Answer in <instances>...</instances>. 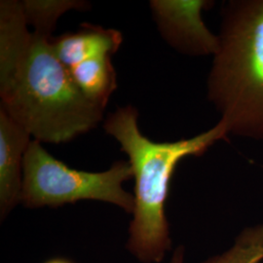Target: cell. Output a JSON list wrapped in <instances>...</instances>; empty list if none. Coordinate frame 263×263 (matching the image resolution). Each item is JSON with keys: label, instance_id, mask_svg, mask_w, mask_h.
I'll return each instance as SVG.
<instances>
[{"label": "cell", "instance_id": "obj_1", "mask_svg": "<svg viewBox=\"0 0 263 263\" xmlns=\"http://www.w3.org/2000/svg\"><path fill=\"white\" fill-rule=\"evenodd\" d=\"M18 0L0 2L1 108L40 142L72 141L103 120L52 45V31H29Z\"/></svg>", "mask_w": 263, "mask_h": 263}, {"label": "cell", "instance_id": "obj_2", "mask_svg": "<svg viewBox=\"0 0 263 263\" xmlns=\"http://www.w3.org/2000/svg\"><path fill=\"white\" fill-rule=\"evenodd\" d=\"M138 117L134 106L120 107L108 115L104 130L127 154L135 179V210L127 249L141 262L159 263L172 246L165 204L174 171L183 158L204 154L228 133L218 121L195 137L156 142L141 134Z\"/></svg>", "mask_w": 263, "mask_h": 263}, {"label": "cell", "instance_id": "obj_3", "mask_svg": "<svg viewBox=\"0 0 263 263\" xmlns=\"http://www.w3.org/2000/svg\"><path fill=\"white\" fill-rule=\"evenodd\" d=\"M207 98L228 135L263 141V0H228Z\"/></svg>", "mask_w": 263, "mask_h": 263}, {"label": "cell", "instance_id": "obj_4", "mask_svg": "<svg viewBox=\"0 0 263 263\" xmlns=\"http://www.w3.org/2000/svg\"><path fill=\"white\" fill-rule=\"evenodd\" d=\"M133 178L129 161H117L107 171L99 173L71 169L34 140L30 141L24 160L21 203L36 209L94 200L133 214L135 197L123 188V183Z\"/></svg>", "mask_w": 263, "mask_h": 263}, {"label": "cell", "instance_id": "obj_5", "mask_svg": "<svg viewBox=\"0 0 263 263\" xmlns=\"http://www.w3.org/2000/svg\"><path fill=\"white\" fill-rule=\"evenodd\" d=\"M207 0H152L151 8L160 35L170 47L189 57L214 56L219 46L218 35L204 22Z\"/></svg>", "mask_w": 263, "mask_h": 263}, {"label": "cell", "instance_id": "obj_6", "mask_svg": "<svg viewBox=\"0 0 263 263\" xmlns=\"http://www.w3.org/2000/svg\"><path fill=\"white\" fill-rule=\"evenodd\" d=\"M30 135L0 107V216L3 220L21 203L24 160Z\"/></svg>", "mask_w": 263, "mask_h": 263}, {"label": "cell", "instance_id": "obj_7", "mask_svg": "<svg viewBox=\"0 0 263 263\" xmlns=\"http://www.w3.org/2000/svg\"><path fill=\"white\" fill-rule=\"evenodd\" d=\"M122 42L120 31L91 24L81 25L73 33L52 38L57 57L67 69L96 57L112 56Z\"/></svg>", "mask_w": 263, "mask_h": 263}, {"label": "cell", "instance_id": "obj_8", "mask_svg": "<svg viewBox=\"0 0 263 263\" xmlns=\"http://www.w3.org/2000/svg\"><path fill=\"white\" fill-rule=\"evenodd\" d=\"M68 70L85 98L104 109L117 88L111 56L96 57L68 68Z\"/></svg>", "mask_w": 263, "mask_h": 263}, {"label": "cell", "instance_id": "obj_9", "mask_svg": "<svg viewBox=\"0 0 263 263\" xmlns=\"http://www.w3.org/2000/svg\"><path fill=\"white\" fill-rule=\"evenodd\" d=\"M22 2L28 25L34 29L52 32L58 20L67 11L89 8L88 2L77 0H25Z\"/></svg>", "mask_w": 263, "mask_h": 263}, {"label": "cell", "instance_id": "obj_10", "mask_svg": "<svg viewBox=\"0 0 263 263\" xmlns=\"http://www.w3.org/2000/svg\"><path fill=\"white\" fill-rule=\"evenodd\" d=\"M263 260V224L244 229L231 248L202 263H260Z\"/></svg>", "mask_w": 263, "mask_h": 263}, {"label": "cell", "instance_id": "obj_11", "mask_svg": "<svg viewBox=\"0 0 263 263\" xmlns=\"http://www.w3.org/2000/svg\"><path fill=\"white\" fill-rule=\"evenodd\" d=\"M170 263H184V248L179 246L173 254Z\"/></svg>", "mask_w": 263, "mask_h": 263}, {"label": "cell", "instance_id": "obj_12", "mask_svg": "<svg viewBox=\"0 0 263 263\" xmlns=\"http://www.w3.org/2000/svg\"><path fill=\"white\" fill-rule=\"evenodd\" d=\"M45 263H71L68 260L66 259H61V258H57V259H52V260H49L47 262Z\"/></svg>", "mask_w": 263, "mask_h": 263}]
</instances>
